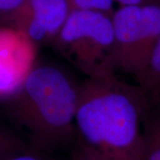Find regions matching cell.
<instances>
[{
  "label": "cell",
  "mask_w": 160,
  "mask_h": 160,
  "mask_svg": "<svg viewBox=\"0 0 160 160\" xmlns=\"http://www.w3.org/2000/svg\"><path fill=\"white\" fill-rule=\"evenodd\" d=\"M122 6H131V5H142L150 3H160V0H116Z\"/></svg>",
  "instance_id": "4fadbf2b"
},
{
  "label": "cell",
  "mask_w": 160,
  "mask_h": 160,
  "mask_svg": "<svg viewBox=\"0 0 160 160\" xmlns=\"http://www.w3.org/2000/svg\"><path fill=\"white\" fill-rule=\"evenodd\" d=\"M4 160H45L42 158H40L38 155L32 154L27 152L26 149L24 150H21L19 152H16L14 154L11 155L9 157H7Z\"/></svg>",
  "instance_id": "8fae6325"
},
{
  "label": "cell",
  "mask_w": 160,
  "mask_h": 160,
  "mask_svg": "<svg viewBox=\"0 0 160 160\" xmlns=\"http://www.w3.org/2000/svg\"><path fill=\"white\" fill-rule=\"evenodd\" d=\"M52 41L63 56L86 77L114 72V28L109 13L73 10Z\"/></svg>",
  "instance_id": "3957f363"
},
{
  "label": "cell",
  "mask_w": 160,
  "mask_h": 160,
  "mask_svg": "<svg viewBox=\"0 0 160 160\" xmlns=\"http://www.w3.org/2000/svg\"><path fill=\"white\" fill-rule=\"evenodd\" d=\"M149 109L136 83L114 72L86 77L78 85L76 133L102 160H144L143 124Z\"/></svg>",
  "instance_id": "6da1fadb"
},
{
  "label": "cell",
  "mask_w": 160,
  "mask_h": 160,
  "mask_svg": "<svg viewBox=\"0 0 160 160\" xmlns=\"http://www.w3.org/2000/svg\"><path fill=\"white\" fill-rule=\"evenodd\" d=\"M70 12L73 10H94L109 13L112 9L113 0H67Z\"/></svg>",
  "instance_id": "9c48e42d"
},
{
  "label": "cell",
  "mask_w": 160,
  "mask_h": 160,
  "mask_svg": "<svg viewBox=\"0 0 160 160\" xmlns=\"http://www.w3.org/2000/svg\"><path fill=\"white\" fill-rule=\"evenodd\" d=\"M24 149H26L24 144L18 138L0 126V160Z\"/></svg>",
  "instance_id": "ba28073f"
},
{
  "label": "cell",
  "mask_w": 160,
  "mask_h": 160,
  "mask_svg": "<svg viewBox=\"0 0 160 160\" xmlns=\"http://www.w3.org/2000/svg\"><path fill=\"white\" fill-rule=\"evenodd\" d=\"M112 65L135 82L146 70L160 38V3L122 6L112 14Z\"/></svg>",
  "instance_id": "277c9868"
},
{
  "label": "cell",
  "mask_w": 160,
  "mask_h": 160,
  "mask_svg": "<svg viewBox=\"0 0 160 160\" xmlns=\"http://www.w3.org/2000/svg\"><path fill=\"white\" fill-rule=\"evenodd\" d=\"M69 12L67 0H25L12 12L16 29L34 43L53 39Z\"/></svg>",
  "instance_id": "8992f818"
},
{
  "label": "cell",
  "mask_w": 160,
  "mask_h": 160,
  "mask_svg": "<svg viewBox=\"0 0 160 160\" xmlns=\"http://www.w3.org/2000/svg\"><path fill=\"white\" fill-rule=\"evenodd\" d=\"M135 83L144 92L150 107L160 105V38L147 69Z\"/></svg>",
  "instance_id": "52a82bcc"
},
{
  "label": "cell",
  "mask_w": 160,
  "mask_h": 160,
  "mask_svg": "<svg viewBox=\"0 0 160 160\" xmlns=\"http://www.w3.org/2000/svg\"><path fill=\"white\" fill-rule=\"evenodd\" d=\"M78 85L49 64L35 65L8 100V111L43 149L69 143L77 135L75 118Z\"/></svg>",
  "instance_id": "7a4b0ae2"
},
{
  "label": "cell",
  "mask_w": 160,
  "mask_h": 160,
  "mask_svg": "<svg viewBox=\"0 0 160 160\" xmlns=\"http://www.w3.org/2000/svg\"><path fill=\"white\" fill-rule=\"evenodd\" d=\"M35 43L16 28L0 29V97L19 89L35 66Z\"/></svg>",
  "instance_id": "5b68a950"
},
{
  "label": "cell",
  "mask_w": 160,
  "mask_h": 160,
  "mask_svg": "<svg viewBox=\"0 0 160 160\" xmlns=\"http://www.w3.org/2000/svg\"><path fill=\"white\" fill-rule=\"evenodd\" d=\"M25 0H0V12L15 11Z\"/></svg>",
  "instance_id": "7c38bea8"
},
{
  "label": "cell",
  "mask_w": 160,
  "mask_h": 160,
  "mask_svg": "<svg viewBox=\"0 0 160 160\" xmlns=\"http://www.w3.org/2000/svg\"><path fill=\"white\" fill-rule=\"evenodd\" d=\"M68 160H102L94 151L78 142V147L74 149Z\"/></svg>",
  "instance_id": "30bf717a"
}]
</instances>
